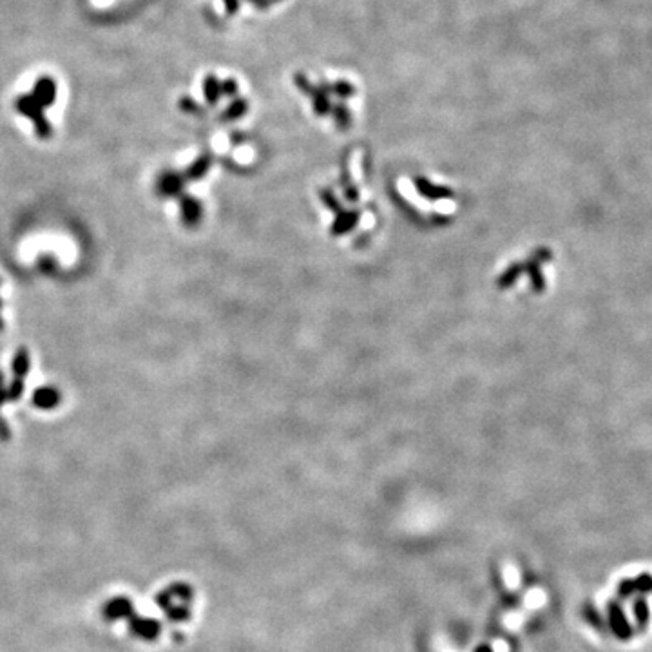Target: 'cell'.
Wrapping results in <instances>:
<instances>
[{
    "label": "cell",
    "mask_w": 652,
    "mask_h": 652,
    "mask_svg": "<svg viewBox=\"0 0 652 652\" xmlns=\"http://www.w3.org/2000/svg\"><path fill=\"white\" fill-rule=\"evenodd\" d=\"M29 368H31V357H29V354L26 348H20V350L13 355V362H11L13 374L16 375V379H22L28 375Z\"/></svg>",
    "instance_id": "cell-6"
},
{
    "label": "cell",
    "mask_w": 652,
    "mask_h": 652,
    "mask_svg": "<svg viewBox=\"0 0 652 652\" xmlns=\"http://www.w3.org/2000/svg\"><path fill=\"white\" fill-rule=\"evenodd\" d=\"M22 393H24V382H22V379H15L8 388V399L9 401H19L22 397Z\"/></svg>",
    "instance_id": "cell-9"
},
{
    "label": "cell",
    "mask_w": 652,
    "mask_h": 652,
    "mask_svg": "<svg viewBox=\"0 0 652 652\" xmlns=\"http://www.w3.org/2000/svg\"><path fill=\"white\" fill-rule=\"evenodd\" d=\"M8 401V388L4 386V381H2V374H0V406L4 404Z\"/></svg>",
    "instance_id": "cell-10"
},
{
    "label": "cell",
    "mask_w": 652,
    "mask_h": 652,
    "mask_svg": "<svg viewBox=\"0 0 652 652\" xmlns=\"http://www.w3.org/2000/svg\"><path fill=\"white\" fill-rule=\"evenodd\" d=\"M208 167H210V160H208V156L198 158V160L194 161L193 165H190L189 169H187V173H185V178H187V180H200V178H203L205 174H207Z\"/></svg>",
    "instance_id": "cell-7"
},
{
    "label": "cell",
    "mask_w": 652,
    "mask_h": 652,
    "mask_svg": "<svg viewBox=\"0 0 652 652\" xmlns=\"http://www.w3.org/2000/svg\"><path fill=\"white\" fill-rule=\"evenodd\" d=\"M203 91H205V96H207L208 102L213 103V102H216L218 96H220L221 86H220V82L214 78V76H207V80H205V83H203Z\"/></svg>",
    "instance_id": "cell-8"
},
{
    "label": "cell",
    "mask_w": 652,
    "mask_h": 652,
    "mask_svg": "<svg viewBox=\"0 0 652 652\" xmlns=\"http://www.w3.org/2000/svg\"><path fill=\"white\" fill-rule=\"evenodd\" d=\"M181 218L187 227H194L201 218V205L200 201L190 196L181 198Z\"/></svg>",
    "instance_id": "cell-5"
},
{
    "label": "cell",
    "mask_w": 652,
    "mask_h": 652,
    "mask_svg": "<svg viewBox=\"0 0 652 652\" xmlns=\"http://www.w3.org/2000/svg\"><path fill=\"white\" fill-rule=\"evenodd\" d=\"M183 189V176L173 170L160 174L156 181V193L163 198H173L178 196Z\"/></svg>",
    "instance_id": "cell-2"
},
{
    "label": "cell",
    "mask_w": 652,
    "mask_h": 652,
    "mask_svg": "<svg viewBox=\"0 0 652 652\" xmlns=\"http://www.w3.org/2000/svg\"><path fill=\"white\" fill-rule=\"evenodd\" d=\"M31 96L44 107V109H46V107H51L56 100V83L53 82L49 76H42V78H39L35 82Z\"/></svg>",
    "instance_id": "cell-3"
},
{
    "label": "cell",
    "mask_w": 652,
    "mask_h": 652,
    "mask_svg": "<svg viewBox=\"0 0 652 652\" xmlns=\"http://www.w3.org/2000/svg\"><path fill=\"white\" fill-rule=\"evenodd\" d=\"M225 4H227V8H228V11H234V9H236V0H225Z\"/></svg>",
    "instance_id": "cell-12"
},
{
    "label": "cell",
    "mask_w": 652,
    "mask_h": 652,
    "mask_svg": "<svg viewBox=\"0 0 652 652\" xmlns=\"http://www.w3.org/2000/svg\"><path fill=\"white\" fill-rule=\"evenodd\" d=\"M0 330H2V321H0Z\"/></svg>",
    "instance_id": "cell-13"
},
{
    "label": "cell",
    "mask_w": 652,
    "mask_h": 652,
    "mask_svg": "<svg viewBox=\"0 0 652 652\" xmlns=\"http://www.w3.org/2000/svg\"><path fill=\"white\" fill-rule=\"evenodd\" d=\"M8 435H9L8 426H6V424H4V421H2V419H0V437H2V439H8Z\"/></svg>",
    "instance_id": "cell-11"
},
{
    "label": "cell",
    "mask_w": 652,
    "mask_h": 652,
    "mask_svg": "<svg viewBox=\"0 0 652 652\" xmlns=\"http://www.w3.org/2000/svg\"><path fill=\"white\" fill-rule=\"evenodd\" d=\"M16 109L24 114L26 118L31 120L33 126H35L36 134H39L40 138L51 136V123L46 120V116H44V107L40 106L31 95L20 96V98L16 100Z\"/></svg>",
    "instance_id": "cell-1"
},
{
    "label": "cell",
    "mask_w": 652,
    "mask_h": 652,
    "mask_svg": "<svg viewBox=\"0 0 652 652\" xmlns=\"http://www.w3.org/2000/svg\"><path fill=\"white\" fill-rule=\"evenodd\" d=\"M31 401L39 409H55L62 401V395L58 389L51 388V386H42L33 393Z\"/></svg>",
    "instance_id": "cell-4"
}]
</instances>
